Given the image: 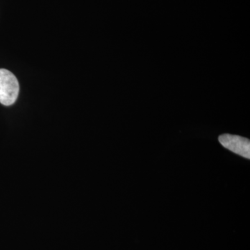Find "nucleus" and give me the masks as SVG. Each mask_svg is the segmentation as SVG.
I'll return each instance as SVG.
<instances>
[{
  "label": "nucleus",
  "instance_id": "1",
  "mask_svg": "<svg viewBox=\"0 0 250 250\" xmlns=\"http://www.w3.org/2000/svg\"><path fill=\"white\" fill-rule=\"evenodd\" d=\"M20 91V85L12 72L0 69V103L10 106L16 103Z\"/></svg>",
  "mask_w": 250,
  "mask_h": 250
},
{
  "label": "nucleus",
  "instance_id": "2",
  "mask_svg": "<svg viewBox=\"0 0 250 250\" xmlns=\"http://www.w3.org/2000/svg\"><path fill=\"white\" fill-rule=\"evenodd\" d=\"M218 140L222 146L229 150L246 159H250L249 139L236 135L225 134L220 136Z\"/></svg>",
  "mask_w": 250,
  "mask_h": 250
}]
</instances>
